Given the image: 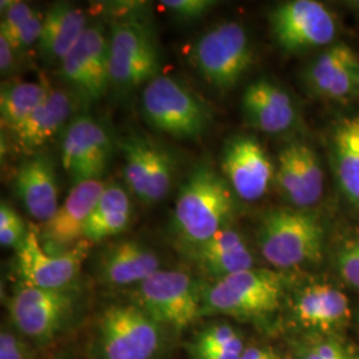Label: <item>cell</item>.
<instances>
[{
	"label": "cell",
	"mask_w": 359,
	"mask_h": 359,
	"mask_svg": "<svg viewBox=\"0 0 359 359\" xmlns=\"http://www.w3.org/2000/svg\"><path fill=\"white\" fill-rule=\"evenodd\" d=\"M327 243L321 218L309 209L269 210L257 231L261 255L281 271L318 265L327 253Z\"/></svg>",
	"instance_id": "cell-1"
},
{
	"label": "cell",
	"mask_w": 359,
	"mask_h": 359,
	"mask_svg": "<svg viewBox=\"0 0 359 359\" xmlns=\"http://www.w3.org/2000/svg\"><path fill=\"white\" fill-rule=\"evenodd\" d=\"M286 292L287 277L281 271L259 268L238 271L203 290L201 314L268 321L283 306Z\"/></svg>",
	"instance_id": "cell-2"
},
{
	"label": "cell",
	"mask_w": 359,
	"mask_h": 359,
	"mask_svg": "<svg viewBox=\"0 0 359 359\" xmlns=\"http://www.w3.org/2000/svg\"><path fill=\"white\" fill-rule=\"evenodd\" d=\"M234 193L226 180L209 165L197 167L180 188L173 224L184 243L203 244L229 226Z\"/></svg>",
	"instance_id": "cell-3"
},
{
	"label": "cell",
	"mask_w": 359,
	"mask_h": 359,
	"mask_svg": "<svg viewBox=\"0 0 359 359\" xmlns=\"http://www.w3.org/2000/svg\"><path fill=\"white\" fill-rule=\"evenodd\" d=\"M142 116L152 128L175 139L203 136L213 117L205 102L176 77L157 76L142 95Z\"/></svg>",
	"instance_id": "cell-4"
},
{
	"label": "cell",
	"mask_w": 359,
	"mask_h": 359,
	"mask_svg": "<svg viewBox=\"0 0 359 359\" xmlns=\"http://www.w3.org/2000/svg\"><path fill=\"white\" fill-rule=\"evenodd\" d=\"M191 62L213 88L231 90L253 62V48L245 27L224 22L208 29L194 43Z\"/></svg>",
	"instance_id": "cell-5"
},
{
	"label": "cell",
	"mask_w": 359,
	"mask_h": 359,
	"mask_svg": "<svg viewBox=\"0 0 359 359\" xmlns=\"http://www.w3.org/2000/svg\"><path fill=\"white\" fill-rule=\"evenodd\" d=\"M163 325L137 305L111 306L96 334V359H156L163 348Z\"/></svg>",
	"instance_id": "cell-6"
},
{
	"label": "cell",
	"mask_w": 359,
	"mask_h": 359,
	"mask_svg": "<svg viewBox=\"0 0 359 359\" xmlns=\"http://www.w3.org/2000/svg\"><path fill=\"white\" fill-rule=\"evenodd\" d=\"M109 76L118 90H135L160 76V52L154 31L137 19L117 20L111 28Z\"/></svg>",
	"instance_id": "cell-7"
},
{
	"label": "cell",
	"mask_w": 359,
	"mask_h": 359,
	"mask_svg": "<svg viewBox=\"0 0 359 359\" xmlns=\"http://www.w3.org/2000/svg\"><path fill=\"white\" fill-rule=\"evenodd\" d=\"M203 290L184 271L160 269L137 285V306L160 325L185 329L198 317Z\"/></svg>",
	"instance_id": "cell-8"
},
{
	"label": "cell",
	"mask_w": 359,
	"mask_h": 359,
	"mask_svg": "<svg viewBox=\"0 0 359 359\" xmlns=\"http://www.w3.org/2000/svg\"><path fill=\"white\" fill-rule=\"evenodd\" d=\"M273 38L283 51L302 53L330 47L338 32L333 13L316 0H290L270 13Z\"/></svg>",
	"instance_id": "cell-9"
},
{
	"label": "cell",
	"mask_w": 359,
	"mask_h": 359,
	"mask_svg": "<svg viewBox=\"0 0 359 359\" xmlns=\"http://www.w3.org/2000/svg\"><path fill=\"white\" fill-rule=\"evenodd\" d=\"M75 308L68 290H46L25 286L13 294L8 311L19 333L38 342H47L60 333Z\"/></svg>",
	"instance_id": "cell-10"
},
{
	"label": "cell",
	"mask_w": 359,
	"mask_h": 359,
	"mask_svg": "<svg viewBox=\"0 0 359 359\" xmlns=\"http://www.w3.org/2000/svg\"><path fill=\"white\" fill-rule=\"evenodd\" d=\"M294 321L306 334L342 335L354 314L346 292L325 278L299 286L293 297Z\"/></svg>",
	"instance_id": "cell-11"
},
{
	"label": "cell",
	"mask_w": 359,
	"mask_h": 359,
	"mask_svg": "<svg viewBox=\"0 0 359 359\" xmlns=\"http://www.w3.org/2000/svg\"><path fill=\"white\" fill-rule=\"evenodd\" d=\"M90 241L83 240L65 253H48L40 243L38 231H27L18 248V271L25 286L65 290L74 283L90 252Z\"/></svg>",
	"instance_id": "cell-12"
},
{
	"label": "cell",
	"mask_w": 359,
	"mask_h": 359,
	"mask_svg": "<svg viewBox=\"0 0 359 359\" xmlns=\"http://www.w3.org/2000/svg\"><path fill=\"white\" fill-rule=\"evenodd\" d=\"M60 76L87 103L100 100L111 84L109 41L99 25L87 27L63 62Z\"/></svg>",
	"instance_id": "cell-13"
},
{
	"label": "cell",
	"mask_w": 359,
	"mask_h": 359,
	"mask_svg": "<svg viewBox=\"0 0 359 359\" xmlns=\"http://www.w3.org/2000/svg\"><path fill=\"white\" fill-rule=\"evenodd\" d=\"M221 169L233 193L246 203L261 200L276 179L269 154L250 136H236L225 144Z\"/></svg>",
	"instance_id": "cell-14"
},
{
	"label": "cell",
	"mask_w": 359,
	"mask_h": 359,
	"mask_svg": "<svg viewBox=\"0 0 359 359\" xmlns=\"http://www.w3.org/2000/svg\"><path fill=\"white\" fill-rule=\"evenodd\" d=\"M105 187L100 180L74 185L53 217L38 231L40 243L48 253H65L84 240L86 225Z\"/></svg>",
	"instance_id": "cell-15"
},
{
	"label": "cell",
	"mask_w": 359,
	"mask_h": 359,
	"mask_svg": "<svg viewBox=\"0 0 359 359\" xmlns=\"http://www.w3.org/2000/svg\"><path fill=\"white\" fill-rule=\"evenodd\" d=\"M112 142L103 126L90 116H79L65 130L62 164L74 185L99 180L108 165Z\"/></svg>",
	"instance_id": "cell-16"
},
{
	"label": "cell",
	"mask_w": 359,
	"mask_h": 359,
	"mask_svg": "<svg viewBox=\"0 0 359 359\" xmlns=\"http://www.w3.org/2000/svg\"><path fill=\"white\" fill-rule=\"evenodd\" d=\"M276 182L285 200L295 209L317 205L325 187L320 157L305 142L287 144L278 158Z\"/></svg>",
	"instance_id": "cell-17"
},
{
	"label": "cell",
	"mask_w": 359,
	"mask_h": 359,
	"mask_svg": "<svg viewBox=\"0 0 359 359\" xmlns=\"http://www.w3.org/2000/svg\"><path fill=\"white\" fill-rule=\"evenodd\" d=\"M359 59L345 43H334L309 63L304 83L314 96L346 100L358 92Z\"/></svg>",
	"instance_id": "cell-18"
},
{
	"label": "cell",
	"mask_w": 359,
	"mask_h": 359,
	"mask_svg": "<svg viewBox=\"0 0 359 359\" xmlns=\"http://www.w3.org/2000/svg\"><path fill=\"white\" fill-rule=\"evenodd\" d=\"M243 112L248 126L266 135H283L298 124L293 97L266 79H258L245 88Z\"/></svg>",
	"instance_id": "cell-19"
},
{
	"label": "cell",
	"mask_w": 359,
	"mask_h": 359,
	"mask_svg": "<svg viewBox=\"0 0 359 359\" xmlns=\"http://www.w3.org/2000/svg\"><path fill=\"white\" fill-rule=\"evenodd\" d=\"M15 191L32 217L43 224L51 219L60 206L51 158L35 154L23 161L16 172Z\"/></svg>",
	"instance_id": "cell-20"
},
{
	"label": "cell",
	"mask_w": 359,
	"mask_h": 359,
	"mask_svg": "<svg viewBox=\"0 0 359 359\" xmlns=\"http://www.w3.org/2000/svg\"><path fill=\"white\" fill-rule=\"evenodd\" d=\"M160 270V258L148 246L136 241L109 245L99 261V273L111 286L139 285Z\"/></svg>",
	"instance_id": "cell-21"
},
{
	"label": "cell",
	"mask_w": 359,
	"mask_h": 359,
	"mask_svg": "<svg viewBox=\"0 0 359 359\" xmlns=\"http://www.w3.org/2000/svg\"><path fill=\"white\" fill-rule=\"evenodd\" d=\"M192 249L198 266L215 281L256 268L255 256L243 234L231 226L218 231L205 243L192 246Z\"/></svg>",
	"instance_id": "cell-22"
},
{
	"label": "cell",
	"mask_w": 359,
	"mask_h": 359,
	"mask_svg": "<svg viewBox=\"0 0 359 359\" xmlns=\"http://www.w3.org/2000/svg\"><path fill=\"white\" fill-rule=\"evenodd\" d=\"M74 111L72 96L65 90L51 88L46 102L13 130L16 148L25 154L38 151L59 133Z\"/></svg>",
	"instance_id": "cell-23"
},
{
	"label": "cell",
	"mask_w": 359,
	"mask_h": 359,
	"mask_svg": "<svg viewBox=\"0 0 359 359\" xmlns=\"http://www.w3.org/2000/svg\"><path fill=\"white\" fill-rule=\"evenodd\" d=\"M334 176L347 201L359 209V115L334 124L329 137Z\"/></svg>",
	"instance_id": "cell-24"
},
{
	"label": "cell",
	"mask_w": 359,
	"mask_h": 359,
	"mask_svg": "<svg viewBox=\"0 0 359 359\" xmlns=\"http://www.w3.org/2000/svg\"><path fill=\"white\" fill-rule=\"evenodd\" d=\"M87 18L75 4L59 1L43 18L39 51L48 63H62L87 29Z\"/></svg>",
	"instance_id": "cell-25"
},
{
	"label": "cell",
	"mask_w": 359,
	"mask_h": 359,
	"mask_svg": "<svg viewBox=\"0 0 359 359\" xmlns=\"http://www.w3.org/2000/svg\"><path fill=\"white\" fill-rule=\"evenodd\" d=\"M130 215L128 193L117 184L107 185L86 225L84 240L99 243L126 231Z\"/></svg>",
	"instance_id": "cell-26"
},
{
	"label": "cell",
	"mask_w": 359,
	"mask_h": 359,
	"mask_svg": "<svg viewBox=\"0 0 359 359\" xmlns=\"http://www.w3.org/2000/svg\"><path fill=\"white\" fill-rule=\"evenodd\" d=\"M50 92V87L39 83H3L0 92L1 126L13 132L46 102Z\"/></svg>",
	"instance_id": "cell-27"
},
{
	"label": "cell",
	"mask_w": 359,
	"mask_h": 359,
	"mask_svg": "<svg viewBox=\"0 0 359 359\" xmlns=\"http://www.w3.org/2000/svg\"><path fill=\"white\" fill-rule=\"evenodd\" d=\"M245 348L243 335L228 323L206 327L189 346L193 359H240Z\"/></svg>",
	"instance_id": "cell-28"
},
{
	"label": "cell",
	"mask_w": 359,
	"mask_h": 359,
	"mask_svg": "<svg viewBox=\"0 0 359 359\" xmlns=\"http://www.w3.org/2000/svg\"><path fill=\"white\" fill-rule=\"evenodd\" d=\"M327 255L339 280L359 292V225L335 233L327 243Z\"/></svg>",
	"instance_id": "cell-29"
},
{
	"label": "cell",
	"mask_w": 359,
	"mask_h": 359,
	"mask_svg": "<svg viewBox=\"0 0 359 359\" xmlns=\"http://www.w3.org/2000/svg\"><path fill=\"white\" fill-rule=\"evenodd\" d=\"M118 145L124 154V177L127 185L142 203H147L154 142L140 136H129Z\"/></svg>",
	"instance_id": "cell-30"
},
{
	"label": "cell",
	"mask_w": 359,
	"mask_h": 359,
	"mask_svg": "<svg viewBox=\"0 0 359 359\" xmlns=\"http://www.w3.org/2000/svg\"><path fill=\"white\" fill-rule=\"evenodd\" d=\"M294 359H359V348L342 335L306 334L295 345Z\"/></svg>",
	"instance_id": "cell-31"
},
{
	"label": "cell",
	"mask_w": 359,
	"mask_h": 359,
	"mask_svg": "<svg viewBox=\"0 0 359 359\" xmlns=\"http://www.w3.org/2000/svg\"><path fill=\"white\" fill-rule=\"evenodd\" d=\"M175 164L165 149L154 144L151 152V177L147 204H154L165 198L172 188Z\"/></svg>",
	"instance_id": "cell-32"
},
{
	"label": "cell",
	"mask_w": 359,
	"mask_h": 359,
	"mask_svg": "<svg viewBox=\"0 0 359 359\" xmlns=\"http://www.w3.org/2000/svg\"><path fill=\"white\" fill-rule=\"evenodd\" d=\"M161 7L185 22L197 20L217 6L213 0H164Z\"/></svg>",
	"instance_id": "cell-33"
},
{
	"label": "cell",
	"mask_w": 359,
	"mask_h": 359,
	"mask_svg": "<svg viewBox=\"0 0 359 359\" xmlns=\"http://www.w3.org/2000/svg\"><path fill=\"white\" fill-rule=\"evenodd\" d=\"M41 29H43V18L38 13H35L32 18H29L27 20L23 26L19 27L11 35L4 36V38L10 41L15 52H20L31 47L32 44L39 43ZM0 36H3V35H0Z\"/></svg>",
	"instance_id": "cell-34"
},
{
	"label": "cell",
	"mask_w": 359,
	"mask_h": 359,
	"mask_svg": "<svg viewBox=\"0 0 359 359\" xmlns=\"http://www.w3.org/2000/svg\"><path fill=\"white\" fill-rule=\"evenodd\" d=\"M35 15L34 10L25 1H13L11 6L1 13L0 35L8 36L19 27L23 26L29 18Z\"/></svg>",
	"instance_id": "cell-35"
},
{
	"label": "cell",
	"mask_w": 359,
	"mask_h": 359,
	"mask_svg": "<svg viewBox=\"0 0 359 359\" xmlns=\"http://www.w3.org/2000/svg\"><path fill=\"white\" fill-rule=\"evenodd\" d=\"M0 359H29L28 347L19 335L3 329L0 334Z\"/></svg>",
	"instance_id": "cell-36"
},
{
	"label": "cell",
	"mask_w": 359,
	"mask_h": 359,
	"mask_svg": "<svg viewBox=\"0 0 359 359\" xmlns=\"http://www.w3.org/2000/svg\"><path fill=\"white\" fill-rule=\"evenodd\" d=\"M26 228L23 219L15 222L11 226L0 229V244L3 248H13L20 246L26 238Z\"/></svg>",
	"instance_id": "cell-37"
},
{
	"label": "cell",
	"mask_w": 359,
	"mask_h": 359,
	"mask_svg": "<svg viewBox=\"0 0 359 359\" xmlns=\"http://www.w3.org/2000/svg\"><path fill=\"white\" fill-rule=\"evenodd\" d=\"M15 50L10 41L4 36H0V69L1 74H10L15 65Z\"/></svg>",
	"instance_id": "cell-38"
},
{
	"label": "cell",
	"mask_w": 359,
	"mask_h": 359,
	"mask_svg": "<svg viewBox=\"0 0 359 359\" xmlns=\"http://www.w3.org/2000/svg\"><path fill=\"white\" fill-rule=\"evenodd\" d=\"M240 359H281L280 354L270 347H246Z\"/></svg>",
	"instance_id": "cell-39"
},
{
	"label": "cell",
	"mask_w": 359,
	"mask_h": 359,
	"mask_svg": "<svg viewBox=\"0 0 359 359\" xmlns=\"http://www.w3.org/2000/svg\"><path fill=\"white\" fill-rule=\"evenodd\" d=\"M20 219L22 218L13 210V206L3 200L1 204H0V229L11 226L15 222H18Z\"/></svg>",
	"instance_id": "cell-40"
},
{
	"label": "cell",
	"mask_w": 359,
	"mask_h": 359,
	"mask_svg": "<svg viewBox=\"0 0 359 359\" xmlns=\"http://www.w3.org/2000/svg\"><path fill=\"white\" fill-rule=\"evenodd\" d=\"M358 92H359V77H358Z\"/></svg>",
	"instance_id": "cell-41"
}]
</instances>
